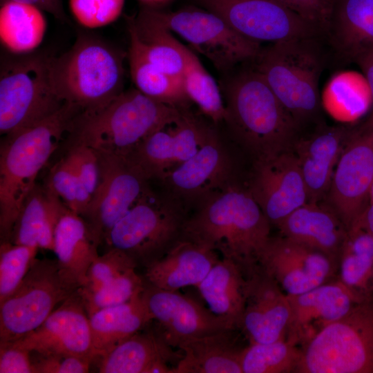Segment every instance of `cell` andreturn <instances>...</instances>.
I'll list each match as a JSON object with an SVG mask.
<instances>
[{
  "instance_id": "obj_33",
  "label": "cell",
  "mask_w": 373,
  "mask_h": 373,
  "mask_svg": "<svg viewBox=\"0 0 373 373\" xmlns=\"http://www.w3.org/2000/svg\"><path fill=\"white\" fill-rule=\"evenodd\" d=\"M141 294L125 303L99 309L89 316L95 360L152 320Z\"/></svg>"
},
{
  "instance_id": "obj_47",
  "label": "cell",
  "mask_w": 373,
  "mask_h": 373,
  "mask_svg": "<svg viewBox=\"0 0 373 373\" xmlns=\"http://www.w3.org/2000/svg\"><path fill=\"white\" fill-rule=\"evenodd\" d=\"M0 373H34L31 352L12 342H0Z\"/></svg>"
},
{
  "instance_id": "obj_43",
  "label": "cell",
  "mask_w": 373,
  "mask_h": 373,
  "mask_svg": "<svg viewBox=\"0 0 373 373\" xmlns=\"http://www.w3.org/2000/svg\"><path fill=\"white\" fill-rule=\"evenodd\" d=\"M125 0H69L70 10L82 26L95 29L115 21L121 15Z\"/></svg>"
},
{
  "instance_id": "obj_15",
  "label": "cell",
  "mask_w": 373,
  "mask_h": 373,
  "mask_svg": "<svg viewBox=\"0 0 373 373\" xmlns=\"http://www.w3.org/2000/svg\"><path fill=\"white\" fill-rule=\"evenodd\" d=\"M212 131L184 108L178 119L147 136L126 157L146 180H161L192 157Z\"/></svg>"
},
{
  "instance_id": "obj_38",
  "label": "cell",
  "mask_w": 373,
  "mask_h": 373,
  "mask_svg": "<svg viewBox=\"0 0 373 373\" xmlns=\"http://www.w3.org/2000/svg\"><path fill=\"white\" fill-rule=\"evenodd\" d=\"M61 200L46 184L35 185L26 199L15 224L12 243L38 247L39 233L50 212Z\"/></svg>"
},
{
  "instance_id": "obj_17",
  "label": "cell",
  "mask_w": 373,
  "mask_h": 373,
  "mask_svg": "<svg viewBox=\"0 0 373 373\" xmlns=\"http://www.w3.org/2000/svg\"><path fill=\"white\" fill-rule=\"evenodd\" d=\"M334 259L285 236L270 238L258 262L264 272L289 296L308 291L334 271Z\"/></svg>"
},
{
  "instance_id": "obj_16",
  "label": "cell",
  "mask_w": 373,
  "mask_h": 373,
  "mask_svg": "<svg viewBox=\"0 0 373 373\" xmlns=\"http://www.w3.org/2000/svg\"><path fill=\"white\" fill-rule=\"evenodd\" d=\"M10 342L42 354L95 360L89 316L78 289L57 307L40 326Z\"/></svg>"
},
{
  "instance_id": "obj_51",
  "label": "cell",
  "mask_w": 373,
  "mask_h": 373,
  "mask_svg": "<svg viewBox=\"0 0 373 373\" xmlns=\"http://www.w3.org/2000/svg\"><path fill=\"white\" fill-rule=\"evenodd\" d=\"M146 3H148V4H157V3H162V2H164V1L166 0H140Z\"/></svg>"
},
{
  "instance_id": "obj_39",
  "label": "cell",
  "mask_w": 373,
  "mask_h": 373,
  "mask_svg": "<svg viewBox=\"0 0 373 373\" xmlns=\"http://www.w3.org/2000/svg\"><path fill=\"white\" fill-rule=\"evenodd\" d=\"M145 281L135 269H129L97 289L88 293L79 292L88 316L106 307L125 303L140 294ZM79 291V290H78Z\"/></svg>"
},
{
  "instance_id": "obj_31",
  "label": "cell",
  "mask_w": 373,
  "mask_h": 373,
  "mask_svg": "<svg viewBox=\"0 0 373 373\" xmlns=\"http://www.w3.org/2000/svg\"><path fill=\"white\" fill-rule=\"evenodd\" d=\"M327 31L339 52L352 60L373 48V0H334Z\"/></svg>"
},
{
  "instance_id": "obj_42",
  "label": "cell",
  "mask_w": 373,
  "mask_h": 373,
  "mask_svg": "<svg viewBox=\"0 0 373 373\" xmlns=\"http://www.w3.org/2000/svg\"><path fill=\"white\" fill-rule=\"evenodd\" d=\"M136 262L123 251L109 248L102 256L90 265L84 284L78 289L81 293L95 291L104 283L131 269H135Z\"/></svg>"
},
{
  "instance_id": "obj_27",
  "label": "cell",
  "mask_w": 373,
  "mask_h": 373,
  "mask_svg": "<svg viewBox=\"0 0 373 373\" xmlns=\"http://www.w3.org/2000/svg\"><path fill=\"white\" fill-rule=\"evenodd\" d=\"M98 245L84 218L67 208L55 229L53 251L63 276L77 289L84 284L90 265L99 256Z\"/></svg>"
},
{
  "instance_id": "obj_49",
  "label": "cell",
  "mask_w": 373,
  "mask_h": 373,
  "mask_svg": "<svg viewBox=\"0 0 373 373\" xmlns=\"http://www.w3.org/2000/svg\"><path fill=\"white\" fill-rule=\"evenodd\" d=\"M353 60L363 73L373 104V48L361 52ZM369 122L373 124V113Z\"/></svg>"
},
{
  "instance_id": "obj_46",
  "label": "cell",
  "mask_w": 373,
  "mask_h": 373,
  "mask_svg": "<svg viewBox=\"0 0 373 373\" xmlns=\"http://www.w3.org/2000/svg\"><path fill=\"white\" fill-rule=\"evenodd\" d=\"M312 23L327 31L334 0H275Z\"/></svg>"
},
{
  "instance_id": "obj_24",
  "label": "cell",
  "mask_w": 373,
  "mask_h": 373,
  "mask_svg": "<svg viewBox=\"0 0 373 373\" xmlns=\"http://www.w3.org/2000/svg\"><path fill=\"white\" fill-rule=\"evenodd\" d=\"M349 135L343 127H329L296 144L295 155L306 185L309 202H319L328 192Z\"/></svg>"
},
{
  "instance_id": "obj_26",
  "label": "cell",
  "mask_w": 373,
  "mask_h": 373,
  "mask_svg": "<svg viewBox=\"0 0 373 373\" xmlns=\"http://www.w3.org/2000/svg\"><path fill=\"white\" fill-rule=\"evenodd\" d=\"M175 356L163 336L137 332L95 360L100 373H173Z\"/></svg>"
},
{
  "instance_id": "obj_45",
  "label": "cell",
  "mask_w": 373,
  "mask_h": 373,
  "mask_svg": "<svg viewBox=\"0 0 373 373\" xmlns=\"http://www.w3.org/2000/svg\"><path fill=\"white\" fill-rule=\"evenodd\" d=\"M34 373L88 372L93 361L75 356L42 354L31 352Z\"/></svg>"
},
{
  "instance_id": "obj_8",
  "label": "cell",
  "mask_w": 373,
  "mask_h": 373,
  "mask_svg": "<svg viewBox=\"0 0 373 373\" xmlns=\"http://www.w3.org/2000/svg\"><path fill=\"white\" fill-rule=\"evenodd\" d=\"M301 373L373 372V307L359 303L301 350Z\"/></svg>"
},
{
  "instance_id": "obj_52",
  "label": "cell",
  "mask_w": 373,
  "mask_h": 373,
  "mask_svg": "<svg viewBox=\"0 0 373 373\" xmlns=\"http://www.w3.org/2000/svg\"><path fill=\"white\" fill-rule=\"evenodd\" d=\"M370 203L373 204V184H372V186L370 190Z\"/></svg>"
},
{
  "instance_id": "obj_12",
  "label": "cell",
  "mask_w": 373,
  "mask_h": 373,
  "mask_svg": "<svg viewBox=\"0 0 373 373\" xmlns=\"http://www.w3.org/2000/svg\"><path fill=\"white\" fill-rule=\"evenodd\" d=\"M96 153L99 164V181L82 217L100 245L113 226L152 191L149 180L126 157Z\"/></svg>"
},
{
  "instance_id": "obj_19",
  "label": "cell",
  "mask_w": 373,
  "mask_h": 373,
  "mask_svg": "<svg viewBox=\"0 0 373 373\" xmlns=\"http://www.w3.org/2000/svg\"><path fill=\"white\" fill-rule=\"evenodd\" d=\"M141 298L151 319L162 325V336L170 345L233 329L209 309L178 291L162 289L145 281Z\"/></svg>"
},
{
  "instance_id": "obj_1",
  "label": "cell",
  "mask_w": 373,
  "mask_h": 373,
  "mask_svg": "<svg viewBox=\"0 0 373 373\" xmlns=\"http://www.w3.org/2000/svg\"><path fill=\"white\" fill-rule=\"evenodd\" d=\"M270 224L249 190L230 182L200 203L182 236L249 267L269 240Z\"/></svg>"
},
{
  "instance_id": "obj_21",
  "label": "cell",
  "mask_w": 373,
  "mask_h": 373,
  "mask_svg": "<svg viewBox=\"0 0 373 373\" xmlns=\"http://www.w3.org/2000/svg\"><path fill=\"white\" fill-rule=\"evenodd\" d=\"M358 293L339 280L325 283L298 295H288L291 316L287 339L296 345H305L325 327L361 303Z\"/></svg>"
},
{
  "instance_id": "obj_11",
  "label": "cell",
  "mask_w": 373,
  "mask_h": 373,
  "mask_svg": "<svg viewBox=\"0 0 373 373\" xmlns=\"http://www.w3.org/2000/svg\"><path fill=\"white\" fill-rule=\"evenodd\" d=\"M147 8L161 25L181 37L219 70H227L237 64L257 59L262 50L259 43L242 37L207 10L163 12Z\"/></svg>"
},
{
  "instance_id": "obj_18",
  "label": "cell",
  "mask_w": 373,
  "mask_h": 373,
  "mask_svg": "<svg viewBox=\"0 0 373 373\" xmlns=\"http://www.w3.org/2000/svg\"><path fill=\"white\" fill-rule=\"evenodd\" d=\"M248 190L269 222L276 226L308 202L298 160L289 151L255 161Z\"/></svg>"
},
{
  "instance_id": "obj_53",
  "label": "cell",
  "mask_w": 373,
  "mask_h": 373,
  "mask_svg": "<svg viewBox=\"0 0 373 373\" xmlns=\"http://www.w3.org/2000/svg\"><path fill=\"white\" fill-rule=\"evenodd\" d=\"M372 280H373V276H372Z\"/></svg>"
},
{
  "instance_id": "obj_9",
  "label": "cell",
  "mask_w": 373,
  "mask_h": 373,
  "mask_svg": "<svg viewBox=\"0 0 373 373\" xmlns=\"http://www.w3.org/2000/svg\"><path fill=\"white\" fill-rule=\"evenodd\" d=\"M186 219L178 202L151 192L113 226L104 242L146 267L181 238Z\"/></svg>"
},
{
  "instance_id": "obj_44",
  "label": "cell",
  "mask_w": 373,
  "mask_h": 373,
  "mask_svg": "<svg viewBox=\"0 0 373 373\" xmlns=\"http://www.w3.org/2000/svg\"><path fill=\"white\" fill-rule=\"evenodd\" d=\"M65 157L92 196L99 177V164L96 151L84 145L71 144Z\"/></svg>"
},
{
  "instance_id": "obj_23",
  "label": "cell",
  "mask_w": 373,
  "mask_h": 373,
  "mask_svg": "<svg viewBox=\"0 0 373 373\" xmlns=\"http://www.w3.org/2000/svg\"><path fill=\"white\" fill-rule=\"evenodd\" d=\"M218 260L213 250L181 236L161 258L146 267L145 278L151 285L170 291L198 286Z\"/></svg>"
},
{
  "instance_id": "obj_32",
  "label": "cell",
  "mask_w": 373,
  "mask_h": 373,
  "mask_svg": "<svg viewBox=\"0 0 373 373\" xmlns=\"http://www.w3.org/2000/svg\"><path fill=\"white\" fill-rule=\"evenodd\" d=\"M0 41L12 56L35 53L42 43L47 21L42 10L31 4L1 1Z\"/></svg>"
},
{
  "instance_id": "obj_35",
  "label": "cell",
  "mask_w": 373,
  "mask_h": 373,
  "mask_svg": "<svg viewBox=\"0 0 373 373\" xmlns=\"http://www.w3.org/2000/svg\"><path fill=\"white\" fill-rule=\"evenodd\" d=\"M340 280L358 292L373 276V235L356 218L347 229L340 254Z\"/></svg>"
},
{
  "instance_id": "obj_37",
  "label": "cell",
  "mask_w": 373,
  "mask_h": 373,
  "mask_svg": "<svg viewBox=\"0 0 373 373\" xmlns=\"http://www.w3.org/2000/svg\"><path fill=\"white\" fill-rule=\"evenodd\" d=\"M301 350L287 338L271 343H253L242 349V373H286L295 372Z\"/></svg>"
},
{
  "instance_id": "obj_3",
  "label": "cell",
  "mask_w": 373,
  "mask_h": 373,
  "mask_svg": "<svg viewBox=\"0 0 373 373\" xmlns=\"http://www.w3.org/2000/svg\"><path fill=\"white\" fill-rule=\"evenodd\" d=\"M224 98V122L255 161L289 151L298 126L257 70L231 78Z\"/></svg>"
},
{
  "instance_id": "obj_5",
  "label": "cell",
  "mask_w": 373,
  "mask_h": 373,
  "mask_svg": "<svg viewBox=\"0 0 373 373\" xmlns=\"http://www.w3.org/2000/svg\"><path fill=\"white\" fill-rule=\"evenodd\" d=\"M124 58L108 43L79 34L68 50L49 57L51 84L64 102L83 111L97 110L124 91Z\"/></svg>"
},
{
  "instance_id": "obj_6",
  "label": "cell",
  "mask_w": 373,
  "mask_h": 373,
  "mask_svg": "<svg viewBox=\"0 0 373 373\" xmlns=\"http://www.w3.org/2000/svg\"><path fill=\"white\" fill-rule=\"evenodd\" d=\"M313 39L272 44L257 57L256 70L298 127L314 119L320 108V53Z\"/></svg>"
},
{
  "instance_id": "obj_13",
  "label": "cell",
  "mask_w": 373,
  "mask_h": 373,
  "mask_svg": "<svg viewBox=\"0 0 373 373\" xmlns=\"http://www.w3.org/2000/svg\"><path fill=\"white\" fill-rule=\"evenodd\" d=\"M222 19L233 30L251 41L272 44L314 39L316 26L275 0H196Z\"/></svg>"
},
{
  "instance_id": "obj_50",
  "label": "cell",
  "mask_w": 373,
  "mask_h": 373,
  "mask_svg": "<svg viewBox=\"0 0 373 373\" xmlns=\"http://www.w3.org/2000/svg\"><path fill=\"white\" fill-rule=\"evenodd\" d=\"M357 218L373 235V204L369 203Z\"/></svg>"
},
{
  "instance_id": "obj_20",
  "label": "cell",
  "mask_w": 373,
  "mask_h": 373,
  "mask_svg": "<svg viewBox=\"0 0 373 373\" xmlns=\"http://www.w3.org/2000/svg\"><path fill=\"white\" fill-rule=\"evenodd\" d=\"M231 162L216 133L210 135L190 158L160 181L179 202H202L231 182Z\"/></svg>"
},
{
  "instance_id": "obj_30",
  "label": "cell",
  "mask_w": 373,
  "mask_h": 373,
  "mask_svg": "<svg viewBox=\"0 0 373 373\" xmlns=\"http://www.w3.org/2000/svg\"><path fill=\"white\" fill-rule=\"evenodd\" d=\"M126 21L128 34L135 38L145 57L166 73L181 77L187 47L161 25L147 7L136 17H128Z\"/></svg>"
},
{
  "instance_id": "obj_10",
  "label": "cell",
  "mask_w": 373,
  "mask_h": 373,
  "mask_svg": "<svg viewBox=\"0 0 373 373\" xmlns=\"http://www.w3.org/2000/svg\"><path fill=\"white\" fill-rule=\"evenodd\" d=\"M77 289L64 278L57 259L36 258L17 288L0 303V342L16 341L37 328Z\"/></svg>"
},
{
  "instance_id": "obj_34",
  "label": "cell",
  "mask_w": 373,
  "mask_h": 373,
  "mask_svg": "<svg viewBox=\"0 0 373 373\" xmlns=\"http://www.w3.org/2000/svg\"><path fill=\"white\" fill-rule=\"evenodd\" d=\"M128 59L135 88L145 95L180 108H186V97L182 78L170 75L151 64L135 38L129 34Z\"/></svg>"
},
{
  "instance_id": "obj_2",
  "label": "cell",
  "mask_w": 373,
  "mask_h": 373,
  "mask_svg": "<svg viewBox=\"0 0 373 373\" xmlns=\"http://www.w3.org/2000/svg\"><path fill=\"white\" fill-rule=\"evenodd\" d=\"M83 111L66 102L42 121L4 135L0 149V240L10 242L23 203L36 185V179L68 135Z\"/></svg>"
},
{
  "instance_id": "obj_41",
  "label": "cell",
  "mask_w": 373,
  "mask_h": 373,
  "mask_svg": "<svg viewBox=\"0 0 373 373\" xmlns=\"http://www.w3.org/2000/svg\"><path fill=\"white\" fill-rule=\"evenodd\" d=\"M46 184L70 210L84 215L92 196L65 157L51 169Z\"/></svg>"
},
{
  "instance_id": "obj_28",
  "label": "cell",
  "mask_w": 373,
  "mask_h": 373,
  "mask_svg": "<svg viewBox=\"0 0 373 373\" xmlns=\"http://www.w3.org/2000/svg\"><path fill=\"white\" fill-rule=\"evenodd\" d=\"M197 287L213 314L233 329L241 326L248 281L244 280L241 267L236 262L219 258Z\"/></svg>"
},
{
  "instance_id": "obj_36",
  "label": "cell",
  "mask_w": 373,
  "mask_h": 373,
  "mask_svg": "<svg viewBox=\"0 0 373 373\" xmlns=\"http://www.w3.org/2000/svg\"><path fill=\"white\" fill-rule=\"evenodd\" d=\"M181 78L185 94L190 102L195 103L202 113L213 122L225 120V103L218 85L189 48Z\"/></svg>"
},
{
  "instance_id": "obj_29",
  "label": "cell",
  "mask_w": 373,
  "mask_h": 373,
  "mask_svg": "<svg viewBox=\"0 0 373 373\" xmlns=\"http://www.w3.org/2000/svg\"><path fill=\"white\" fill-rule=\"evenodd\" d=\"M232 330L226 329L180 343L177 346L183 354L173 367V373H242V349L236 345L231 334Z\"/></svg>"
},
{
  "instance_id": "obj_25",
  "label": "cell",
  "mask_w": 373,
  "mask_h": 373,
  "mask_svg": "<svg viewBox=\"0 0 373 373\" xmlns=\"http://www.w3.org/2000/svg\"><path fill=\"white\" fill-rule=\"evenodd\" d=\"M283 236L318 250L334 259L339 256L347 229L329 206L309 202L277 226Z\"/></svg>"
},
{
  "instance_id": "obj_14",
  "label": "cell",
  "mask_w": 373,
  "mask_h": 373,
  "mask_svg": "<svg viewBox=\"0 0 373 373\" xmlns=\"http://www.w3.org/2000/svg\"><path fill=\"white\" fill-rule=\"evenodd\" d=\"M373 184V124L350 134L327 192L329 206L347 229L370 203Z\"/></svg>"
},
{
  "instance_id": "obj_7",
  "label": "cell",
  "mask_w": 373,
  "mask_h": 373,
  "mask_svg": "<svg viewBox=\"0 0 373 373\" xmlns=\"http://www.w3.org/2000/svg\"><path fill=\"white\" fill-rule=\"evenodd\" d=\"M49 57L37 53L3 59L0 70V133L35 124L66 102L50 82Z\"/></svg>"
},
{
  "instance_id": "obj_40",
  "label": "cell",
  "mask_w": 373,
  "mask_h": 373,
  "mask_svg": "<svg viewBox=\"0 0 373 373\" xmlns=\"http://www.w3.org/2000/svg\"><path fill=\"white\" fill-rule=\"evenodd\" d=\"M39 247L1 242L0 303L20 285L36 259Z\"/></svg>"
},
{
  "instance_id": "obj_4",
  "label": "cell",
  "mask_w": 373,
  "mask_h": 373,
  "mask_svg": "<svg viewBox=\"0 0 373 373\" xmlns=\"http://www.w3.org/2000/svg\"><path fill=\"white\" fill-rule=\"evenodd\" d=\"M183 109L136 88L124 90L102 108L77 115L68 135L70 145L126 157L147 136L178 119Z\"/></svg>"
},
{
  "instance_id": "obj_22",
  "label": "cell",
  "mask_w": 373,
  "mask_h": 373,
  "mask_svg": "<svg viewBox=\"0 0 373 373\" xmlns=\"http://www.w3.org/2000/svg\"><path fill=\"white\" fill-rule=\"evenodd\" d=\"M265 273V272H264ZM248 281L247 296L241 326L253 343H271L285 339L290 323L289 296L265 273Z\"/></svg>"
},
{
  "instance_id": "obj_48",
  "label": "cell",
  "mask_w": 373,
  "mask_h": 373,
  "mask_svg": "<svg viewBox=\"0 0 373 373\" xmlns=\"http://www.w3.org/2000/svg\"><path fill=\"white\" fill-rule=\"evenodd\" d=\"M13 1L31 4L43 11L50 13L62 22H69L63 7L62 0H1V1Z\"/></svg>"
}]
</instances>
